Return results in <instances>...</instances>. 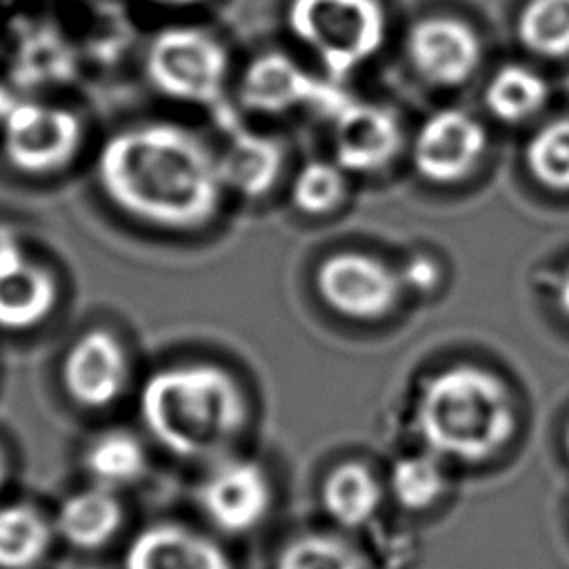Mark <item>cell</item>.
Returning <instances> with one entry per match:
<instances>
[{"instance_id":"obj_1","label":"cell","mask_w":569,"mask_h":569,"mask_svg":"<svg viewBox=\"0 0 569 569\" xmlns=\"http://www.w3.org/2000/svg\"><path fill=\"white\" fill-rule=\"evenodd\" d=\"M93 178L118 213L167 233L209 227L227 198L216 147L173 120H142L111 131L98 147Z\"/></svg>"},{"instance_id":"obj_2","label":"cell","mask_w":569,"mask_h":569,"mask_svg":"<svg viewBox=\"0 0 569 569\" xmlns=\"http://www.w3.org/2000/svg\"><path fill=\"white\" fill-rule=\"evenodd\" d=\"M147 433L171 456H222L249 422L238 378L211 360H171L151 369L138 389Z\"/></svg>"},{"instance_id":"obj_3","label":"cell","mask_w":569,"mask_h":569,"mask_svg":"<svg viewBox=\"0 0 569 569\" xmlns=\"http://www.w3.org/2000/svg\"><path fill=\"white\" fill-rule=\"evenodd\" d=\"M413 427L438 458L480 465L511 442L518 413L505 380L482 367L456 365L422 382Z\"/></svg>"},{"instance_id":"obj_4","label":"cell","mask_w":569,"mask_h":569,"mask_svg":"<svg viewBox=\"0 0 569 569\" xmlns=\"http://www.w3.org/2000/svg\"><path fill=\"white\" fill-rule=\"evenodd\" d=\"M142 71L147 84L171 102L222 109L231 60L213 31L198 24H171L144 44Z\"/></svg>"},{"instance_id":"obj_5","label":"cell","mask_w":569,"mask_h":569,"mask_svg":"<svg viewBox=\"0 0 569 569\" xmlns=\"http://www.w3.org/2000/svg\"><path fill=\"white\" fill-rule=\"evenodd\" d=\"M287 24L331 78H345L369 62L387 36L380 0H289Z\"/></svg>"},{"instance_id":"obj_6","label":"cell","mask_w":569,"mask_h":569,"mask_svg":"<svg viewBox=\"0 0 569 569\" xmlns=\"http://www.w3.org/2000/svg\"><path fill=\"white\" fill-rule=\"evenodd\" d=\"M87 140L84 120L67 104L18 96L0 118L4 162L29 178H49L69 169Z\"/></svg>"},{"instance_id":"obj_7","label":"cell","mask_w":569,"mask_h":569,"mask_svg":"<svg viewBox=\"0 0 569 569\" xmlns=\"http://www.w3.org/2000/svg\"><path fill=\"white\" fill-rule=\"evenodd\" d=\"M133 358L124 340L109 327L93 325L76 333L58 362V382L80 409L116 407L133 385Z\"/></svg>"},{"instance_id":"obj_8","label":"cell","mask_w":569,"mask_h":569,"mask_svg":"<svg viewBox=\"0 0 569 569\" xmlns=\"http://www.w3.org/2000/svg\"><path fill=\"white\" fill-rule=\"evenodd\" d=\"M60 278L11 227L0 224V331L29 333L58 309Z\"/></svg>"},{"instance_id":"obj_9","label":"cell","mask_w":569,"mask_h":569,"mask_svg":"<svg viewBox=\"0 0 569 569\" xmlns=\"http://www.w3.org/2000/svg\"><path fill=\"white\" fill-rule=\"evenodd\" d=\"M236 98L244 111L256 116H282L298 107H316L331 118L349 102L280 51H267L247 62L236 82Z\"/></svg>"},{"instance_id":"obj_10","label":"cell","mask_w":569,"mask_h":569,"mask_svg":"<svg viewBox=\"0 0 569 569\" xmlns=\"http://www.w3.org/2000/svg\"><path fill=\"white\" fill-rule=\"evenodd\" d=\"M316 289L329 309L351 320L387 316L402 293L398 269L360 251H342L322 260Z\"/></svg>"},{"instance_id":"obj_11","label":"cell","mask_w":569,"mask_h":569,"mask_svg":"<svg viewBox=\"0 0 569 569\" xmlns=\"http://www.w3.org/2000/svg\"><path fill=\"white\" fill-rule=\"evenodd\" d=\"M273 487L267 471L247 458H218L198 485L204 518L224 533H247L269 513Z\"/></svg>"},{"instance_id":"obj_12","label":"cell","mask_w":569,"mask_h":569,"mask_svg":"<svg viewBox=\"0 0 569 569\" xmlns=\"http://www.w3.org/2000/svg\"><path fill=\"white\" fill-rule=\"evenodd\" d=\"M487 151V133L480 120L462 109H440L416 131V171L433 184H456L465 180Z\"/></svg>"},{"instance_id":"obj_13","label":"cell","mask_w":569,"mask_h":569,"mask_svg":"<svg viewBox=\"0 0 569 569\" xmlns=\"http://www.w3.org/2000/svg\"><path fill=\"white\" fill-rule=\"evenodd\" d=\"M407 58L413 71L433 87H460L482 62V42L471 24L436 16L416 22L407 33Z\"/></svg>"},{"instance_id":"obj_14","label":"cell","mask_w":569,"mask_h":569,"mask_svg":"<svg viewBox=\"0 0 569 569\" xmlns=\"http://www.w3.org/2000/svg\"><path fill=\"white\" fill-rule=\"evenodd\" d=\"M400 147L402 129L387 107L349 100L331 116L333 160L347 173H376L396 160Z\"/></svg>"},{"instance_id":"obj_15","label":"cell","mask_w":569,"mask_h":569,"mask_svg":"<svg viewBox=\"0 0 569 569\" xmlns=\"http://www.w3.org/2000/svg\"><path fill=\"white\" fill-rule=\"evenodd\" d=\"M216 162L227 193L256 200L267 196L278 182L284 151L282 144L267 133L229 124L222 144L216 147Z\"/></svg>"},{"instance_id":"obj_16","label":"cell","mask_w":569,"mask_h":569,"mask_svg":"<svg viewBox=\"0 0 569 569\" xmlns=\"http://www.w3.org/2000/svg\"><path fill=\"white\" fill-rule=\"evenodd\" d=\"M124 569H233V562L209 536L187 525L160 522L131 540Z\"/></svg>"},{"instance_id":"obj_17","label":"cell","mask_w":569,"mask_h":569,"mask_svg":"<svg viewBox=\"0 0 569 569\" xmlns=\"http://www.w3.org/2000/svg\"><path fill=\"white\" fill-rule=\"evenodd\" d=\"M382 496V482L369 467L356 460L333 467L320 487L322 511L342 529H362L373 522Z\"/></svg>"},{"instance_id":"obj_18","label":"cell","mask_w":569,"mask_h":569,"mask_svg":"<svg viewBox=\"0 0 569 569\" xmlns=\"http://www.w3.org/2000/svg\"><path fill=\"white\" fill-rule=\"evenodd\" d=\"M122 525V505L113 489L93 485L71 493L58 509V533L78 549H98Z\"/></svg>"},{"instance_id":"obj_19","label":"cell","mask_w":569,"mask_h":569,"mask_svg":"<svg viewBox=\"0 0 569 569\" xmlns=\"http://www.w3.org/2000/svg\"><path fill=\"white\" fill-rule=\"evenodd\" d=\"M82 465L93 485L116 491L144 476L147 449L136 433L113 427L96 433L87 442Z\"/></svg>"},{"instance_id":"obj_20","label":"cell","mask_w":569,"mask_h":569,"mask_svg":"<svg viewBox=\"0 0 569 569\" xmlns=\"http://www.w3.org/2000/svg\"><path fill=\"white\" fill-rule=\"evenodd\" d=\"M16 76L22 82H60L71 78L76 67L73 44L51 24L22 29L13 51Z\"/></svg>"},{"instance_id":"obj_21","label":"cell","mask_w":569,"mask_h":569,"mask_svg":"<svg viewBox=\"0 0 569 569\" xmlns=\"http://www.w3.org/2000/svg\"><path fill=\"white\" fill-rule=\"evenodd\" d=\"M549 100L547 80L531 67L507 64L500 67L487 82L485 107L507 124H520L533 118Z\"/></svg>"},{"instance_id":"obj_22","label":"cell","mask_w":569,"mask_h":569,"mask_svg":"<svg viewBox=\"0 0 569 569\" xmlns=\"http://www.w3.org/2000/svg\"><path fill=\"white\" fill-rule=\"evenodd\" d=\"M445 460L431 451L400 456L387 478L391 498L407 511H427L442 500L449 489Z\"/></svg>"},{"instance_id":"obj_23","label":"cell","mask_w":569,"mask_h":569,"mask_svg":"<svg viewBox=\"0 0 569 569\" xmlns=\"http://www.w3.org/2000/svg\"><path fill=\"white\" fill-rule=\"evenodd\" d=\"M51 527L31 505L0 507V569H29L42 560Z\"/></svg>"},{"instance_id":"obj_24","label":"cell","mask_w":569,"mask_h":569,"mask_svg":"<svg viewBox=\"0 0 569 569\" xmlns=\"http://www.w3.org/2000/svg\"><path fill=\"white\" fill-rule=\"evenodd\" d=\"M273 569H369V565L351 540L338 533L309 531L280 547Z\"/></svg>"},{"instance_id":"obj_25","label":"cell","mask_w":569,"mask_h":569,"mask_svg":"<svg viewBox=\"0 0 569 569\" xmlns=\"http://www.w3.org/2000/svg\"><path fill=\"white\" fill-rule=\"evenodd\" d=\"M516 33L520 44L547 60L569 56V0H527Z\"/></svg>"},{"instance_id":"obj_26","label":"cell","mask_w":569,"mask_h":569,"mask_svg":"<svg viewBox=\"0 0 569 569\" xmlns=\"http://www.w3.org/2000/svg\"><path fill=\"white\" fill-rule=\"evenodd\" d=\"M525 162L536 182L551 191H569V118L540 127L527 142Z\"/></svg>"},{"instance_id":"obj_27","label":"cell","mask_w":569,"mask_h":569,"mask_svg":"<svg viewBox=\"0 0 569 569\" xmlns=\"http://www.w3.org/2000/svg\"><path fill=\"white\" fill-rule=\"evenodd\" d=\"M347 191V171L336 160H311L296 171L291 182L293 204L309 216H325L338 209Z\"/></svg>"},{"instance_id":"obj_28","label":"cell","mask_w":569,"mask_h":569,"mask_svg":"<svg viewBox=\"0 0 569 569\" xmlns=\"http://www.w3.org/2000/svg\"><path fill=\"white\" fill-rule=\"evenodd\" d=\"M398 276H400L402 291H413L418 296L433 293L442 280L440 264L429 253L409 256L398 269Z\"/></svg>"},{"instance_id":"obj_29","label":"cell","mask_w":569,"mask_h":569,"mask_svg":"<svg viewBox=\"0 0 569 569\" xmlns=\"http://www.w3.org/2000/svg\"><path fill=\"white\" fill-rule=\"evenodd\" d=\"M556 302L558 309L569 318V267L560 273L558 284H556Z\"/></svg>"},{"instance_id":"obj_30","label":"cell","mask_w":569,"mask_h":569,"mask_svg":"<svg viewBox=\"0 0 569 569\" xmlns=\"http://www.w3.org/2000/svg\"><path fill=\"white\" fill-rule=\"evenodd\" d=\"M13 98H16V93L0 80V118L4 116V111L9 109V104H11Z\"/></svg>"},{"instance_id":"obj_31","label":"cell","mask_w":569,"mask_h":569,"mask_svg":"<svg viewBox=\"0 0 569 569\" xmlns=\"http://www.w3.org/2000/svg\"><path fill=\"white\" fill-rule=\"evenodd\" d=\"M149 2L160 4V7H173V9H178V7H193V4H200V2H204V0H149Z\"/></svg>"},{"instance_id":"obj_32","label":"cell","mask_w":569,"mask_h":569,"mask_svg":"<svg viewBox=\"0 0 569 569\" xmlns=\"http://www.w3.org/2000/svg\"><path fill=\"white\" fill-rule=\"evenodd\" d=\"M4 476H7V458H4V451L0 447V487L4 482Z\"/></svg>"},{"instance_id":"obj_33","label":"cell","mask_w":569,"mask_h":569,"mask_svg":"<svg viewBox=\"0 0 569 569\" xmlns=\"http://www.w3.org/2000/svg\"><path fill=\"white\" fill-rule=\"evenodd\" d=\"M565 451H567V458H569V425H567V431H565Z\"/></svg>"}]
</instances>
